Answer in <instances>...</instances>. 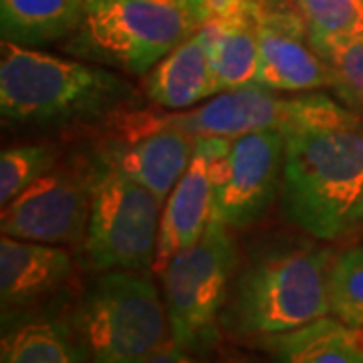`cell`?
I'll return each instance as SVG.
<instances>
[{
	"label": "cell",
	"instance_id": "obj_4",
	"mask_svg": "<svg viewBox=\"0 0 363 363\" xmlns=\"http://www.w3.org/2000/svg\"><path fill=\"white\" fill-rule=\"evenodd\" d=\"M204 23L200 0H87L65 51L145 77Z\"/></svg>",
	"mask_w": 363,
	"mask_h": 363
},
{
	"label": "cell",
	"instance_id": "obj_10",
	"mask_svg": "<svg viewBox=\"0 0 363 363\" xmlns=\"http://www.w3.org/2000/svg\"><path fill=\"white\" fill-rule=\"evenodd\" d=\"M93 160L55 166L2 206V234L57 247H83L91 210Z\"/></svg>",
	"mask_w": 363,
	"mask_h": 363
},
{
	"label": "cell",
	"instance_id": "obj_18",
	"mask_svg": "<svg viewBox=\"0 0 363 363\" xmlns=\"http://www.w3.org/2000/svg\"><path fill=\"white\" fill-rule=\"evenodd\" d=\"M87 0H0L2 40L39 49L67 40L81 25Z\"/></svg>",
	"mask_w": 363,
	"mask_h": 363
},
{
	"label": "cell",
	"instance_id": "obj_13",
	"mask_svg": "<svg viewBox=\"0 0 363 363\" xmlns=\"http://www.w3.org/2000/svg\"><path fill=\"white\" fill-rule=\"evenodd\" d=\"M230 145V138H196L194 157L162 208L156 259L152 272L162 274L182 250L194 247L212 222L214 164Z\"/></svg>",
	"mask_w": 363,
	"mask_h": 363
},
{
	"label": "cell",
	"instance_id": "obj_8",
	"mask_svg": "<svg viewBox=\"0 0 363 363\" xmlns=\"http://www.w3.org/2000/svg\"><path fill=\"white\" fill-rule=\"evenodd\" d=\"M333 104L335 99L331 95L319 91L281 95L277 91L250 85L222 91L190 109L157 113V119L194 138L234 140L262 130H281L285 133L317 121Z\"/></svg>",
	"mask_w": 363,
	"mask_h": 363
},
{
	"label": "cell",
	"instance_id": "obj_1",
	"mask_svg": "<svg viewBox=\"0 0 363 363\" xmlns=\"http://www.w3.org/2000/svg\"><path fill=\"white\" fill-rule=\"evenodd\" d=\"M281 210L321 242L353 234L363 194V116L335 101L317 121L285 131Z\"/></svg>",
	"mask_w": 363,
	"mask_h": 363
},
{
	"label": "cell",
	"instance_id": "obj_21",
	"mask_svg": "<svg viewBox=\"0 0 363 363\" xmlns=\"http://www.w3.org/2000/svg\"><path fill=\"white\" fill-rule=\"evenodd\" d=\"M331 315L363 335V245L335 255L329 277Z\"/></svg>",
	"mask_w": 363,
	"mask_h": 363
},
{
	"label": "cell",
	"instance_id": "obj_17",
	"mask_svg": "<svg viewBox=\"0 0 363 363\" xmlns=\"http://www.w3.org/2000/svg\"><path fill=\"white\" fill-rule=\"evenodd\" d=\"M257 4L228 21H208L202 30L208 40V55L218 91L242 89L257 83L259 71V33Z\"/></svg>",
	"mask_w": 363,
	"mask_h": 363
},
{
	"label": "cell",
	"instance_id": "obj_26",
	"mask_svg": "<svg viewBox=\"0 0 363 363\" xmlns=\"http://www.w3.org/2000/svg\"><path fill=\"white\" fill-rule=\"evenodd\" d=\"M363 228V194L362 200H359V206L355 210V218H353V234L359 233Z\"/></svg>",
	"mask_w": 363,
	"mask_h": 363
},
{
	"label": "cell",
	"instance_id": "obj_24",
	"mask_svg": "<svg viewBox=\"0 0 363 363\" xmlns=\"http://www.w3.org/2000/svg\"><path fill=\"white\" fill-rule=\"evenodd\" d=\"M202 13L208 21H228L240 16L250 9L252 0H200Z\"/></svg>",
	"mask_w": 363,
	"mask_h": 363
},
{
	"label": "cell",
	"instance_id": "obj_7",
	"mask_svg": "<svg viewBox=\"0 0 363 363\" xmlns=\"http://www.w3.org/2000/svg\"><path fill=\"white\" fill-rule=\"evenodd\" d=\"M164 204L142 184L93 156L83 255L93 271L150 272Z\"/></svg>",
	"mask_w": 363,
	"mask_h": 363
},
{
	"label": "cell",
	"instance_id": "obj_9",
	"mask_svg": "<svg viewBox=\"0 0 363 363\" xmlns=\"http://www.w3.org/2000/svg\"><path fill=\"white\" fill-rule=\"evenodd\" d=\"M286 140L281 130H262L230 140L214 164L212 220L248 228L264 218L281 196Z\"/></svg>",
	"mask_w": 363,
	"mask_h": 363
},
{
	"label": "cell",
	"instance_id": "obj_12",
	"mask_svg": "<svg viewBox=\"0 0 363 363\" xmlns=\"http://www.w3.org/2000/svg\"><path fill=\"white\" fill-rule=\"evenodd\" d=\"M259 87L277 93H311L333 87L331 69L315 51L297 9L259 0Z\"/></svg>",
	"mask_w": 363,
	"mask_h": 363
},
{
	"label": "cell",
	"instance_id": "obj_23",
	"mask_svg": "<svg viewBox=\"0 0 363 363\" xmlns=\"http://www.w3.org/2000/svg\"><path fill=\"white\" fill-rule=\"evenodd\" d=\"M331 69L339 101L363 116V39L329 43L315 49Z\"/></svg>",
	"mask_w": 363,
	"mask_h": 363
},
{
	"label": "cell",
	"instance_id": "obj_14",
	"mask_svg": "<svg viewBox=\"0 0 363 363\" xmlns=\"http://www.w3.org/2000/svg\"><path fill=\"white\" fill-rule=\"evenodd\" d=\"M75 260L57 245L0 238V303L2 315L26 311L59 293L71 281Z\"/></svg>",
	"mask_w": 363,
	"mask_h": 363
},
{
	"label": "cell",
	"instance_id": "obj_5",
	"mask_svg": "<svg viewBox=\"0 0 363 363\" xmlns=\"http://www.w3.org/2000/svg\"><path fill=\"white\" fill-rule=\"evenodd\" d=\"M73 321L87 363H143L172 339L164 295L145 272H99Z\"/></svg>",
	"mask_w": 363,
	"mask_h": 363
},
{
	"label": "cell",
	"instance_id": "obj_2",
	"mask_svg": "<svg viewBox=\"0 0 363 363\" xmlns=\"http://www.w3.org/2000/svg\"><path fill=\"white\" fill-rule=\"evenodd\" d=\"M313 236H279L238 259L222 311V331L269 339L331 315L329 277L335 252Z\"/></svg>",
	"mask_w": 363,
	"mask_h": 363
},
{
	"label": "cell",
	"instance_id": "obj_11",
	"mask_svg": "<svg viewBox=\"0 0 363 363\" xmlns=\"http://www.w3.org/2000/svg\"><path fill=\"white\" fill-rule=\"evenodd\" d=\"M113 133L95 157L142 184L164 204L194 157V135L162 123L156 111L123 113Z\"/></svg>",
	"mask_w": 363,
	"mask_h": 363
},
{
	"label": "cell",
	"instance_id": "obj_20",
	"mask_svg": "<svg viewBox=\"0 0 363 363\" xmlns=\"http://www.w3.org/2000/svg\"><path fill=\"white\" fill-rule=\"evenodd\" d=\"M315 49L363 39V0H293Z\"/></svg>",
	"mask_w": 363,
	"mask_h": 363
},
{
	"label": "cell",
	"instance_id": "obj_6",
	"mask_svg": "<svg viewBox=\"0 0 363 363\" xmlns=\"http://www.w3.org/2000/svg\"><path fill=\"white\" fill-rule=\"evenodd\" d=\"M236 264L230 228L212 220L194 247L182 250L162 271L172 339L184 350L204 357L220 341L222 311Z\"/></svg>",
	"mask_w": 363,
	"mask_h": 363
},
{
	"label": "cell",
	"instance_id": "obj_19",
	"mask_svg": "<svg viewBox=\"0 0 363 363\" xmlns=\"http://www.w3.org/2000/svg\"><path fill=\"white\" fill-rule=\"evenodd\" d=\"M272 363H363V335L333 315L262 339Z\"/></svg>",
	"mask_w": 363,
	"mask_h": 363
},
{
	"label": "cell",
	"instance_id": "obj_27",
	"mask_svg": "<svg viewBox=\"0 0 363 363\" xmlns=\"http://www.w3.org/2000/svg\"><path fill=\"white\" fill-rule=\"evenodd\" d=\"M269 2H279V4H289V2H293V0H269Z\"/></svg>",
	"mask_w": 363,
	"mask_h": 363
},
{
	"label": "cell",
	"instance_id": "obj_16",
	"mask_svg": "<svg viewBox=\"0 0 363 363\" xmlns=\"http://www.w3.org/2000/svg\"><path fill=\"white\" fill-rule=\"evenodd\" d=\"M143 93L166 111L190 109L220 93L202 26L145 75Z\"/></svg>",
	"mask_w": 363,
	"mask_h": 363
},
{
	"label": "cell",
	"instance_id": "obj_22",
	"mask_svg": "<svg viewBox=\"0 0 363 363\" xmlns=\"http://www.w3.org/2000/svg\"><path fill=\"white\" fill-rule=\"evenodd\" d=\"M59 152L51 143H23L0 156V204L6 206L40 176L57 166Z\"/></svg>",
	"mask_w": 363,
	"mask_h": 363
},
{
	"label": "cell",
	"instance_id": "obj_25",
	"mask_svg": "<svg viewBox=\"0 0 363 363\" xmlns=\"http://www.w3.org/2000/svg\"><path fill=\"white\" fill-rule=\"evenodd\" d=\"M143 363H202V357L192 351L184 350L174 339H169Z\"/></svg>",
	"mask_w": 363,
	"mask_h": 363
},
{
	"label": "cell",
	"instance_id": "obj_3",
	"mask_svg": "<svg viewBox=\"0 0 363 363\" xmlns=\"http://www.w3.org/2000/svg\"><path fill=\"white\" fill-rule=\"evenodd\" d=\"M138 91L117 73L9 40L0 45V113L6 128H67L121 117Z\"/></svg>",
	"mask_w": 363,
	"mask_h": 363
},
{
	"label": "cell",
	"instance_id": "obj_15",
	"mask_svg": "<svg viewBox=\"0 0 363 363\" xmlns=\"http://www.w3.org/2000/svg\"><path fill=\"white\" fill-rule=\"evenodd\" d=\"M87 353L73 317L52 309L2 315L0 363H85Z\"/></svg>",
	"mask_w": 363,
	"mask_h": 363
}]
</instances>
